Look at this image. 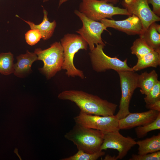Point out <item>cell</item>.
<instances>
[{"mask_svg": "<svg viewBox=\"0 0 160 160\" xmlns=\"http://www.w3.org/2000/svg\"><path fill=\"white\" fill-rule=\"evenodd\" d=\"M59 99L74 102L80 112L88 114L100 116L114 115L117 105L101 99L97 95L81 90L64 91L58 95Z\"/></svg>", "mask_w": 160, "mask_h": 160, "instance_id": "1", "label": "cell"}, {"mask_svg": "<svg viewBox=\"0 0 160 160\" xmlns=\"http://www.w3.org/2000/svg\"><path fill=\"white\" fill-rule=\"evenodd\" d=\"M63 48L64 61L62 69L66 70V74L69 77L78 76L81 79L84 78L83 71L77 69L73 63L75 54L80 49L87 50L88 44L80 35L67 33L60 40Z\"/></svg>", "mask_w": 160, "mask_h": 160, "instance_id": "3", "label": "cell"}, {"mask_svg": "<svg viewBox=\"0 0 160 160\" xmlns=\"http://www.w3.org/2000/svg\"><path fill=\"white\" fill-rule=\"evenodd\" d=\"M107 28L110 27L124 32L128 35H140L143 30L141 22L136 16H129L123 20H115L103 19L100 21Z\"/></svg>", "mask_w": 160, "mask_h": 160, "instance_id": "12", "label": "cell"}, {"mask_svg": "<svg viewBox=\"0 0 160 160\" xmlns=\"http://www.w3.org/2000/svg\"><path fill=\"white\" fill-rule=\"evenodd\" d=\"M160 64V52L153 50L138 58L136 64L132 68L137 71L149 67L157 68Z\"/></svg>", "mask_w": 160, "mask_h": 160, "instance_id": "18", "label": "cell"}, {"mask_svg": "<svg viewBox=\"0 0 160 160\" xmlns=\"http://www.w3.org/2000/svg\"><path fill=\"white\" fill-rule=\"evenodd\" d=\"M158 75L155 70L149 73L145 72L139 75L137 80V87L143 94L147 95L156 84L158 80Z\"/></svg>", "mask_w": 160, "mask_h": 160, "instance_id": "17", "label": "cell"}, {"mask_svg": "<svg viewBox=\"0 0 160 160\" xmlns=\"http://www.w3.org/2000/svg\"><path fill=\"white\" fill-rule=\"evenodd\" d=\"M104 133L100 130L84 127L76 124L64 137L72 142L78 150L94 154L101 151Z\"/></svg>", "mask_w": 160, "mask_h": 160, "instance_id": "2", "label": "cell"}, {"mask_svg": "<svg viewBox=\"0 0 160 160\" xmlns=\"http://www.w3.org/2000/svg\"><path fill=\"white\" fill-rule=\"evenodd\" d=\"M129 160H160V151L152 153L140 155L133 154Z\"/></svg>", "mask_w": 160, "mask_h": 160, "instance_id": "26", "label": "cell"}, {"mask_svg": "<svg viewBox=\"0 0 160 160\" xmlns=\"http://www.w3.org/2000/svg\"><path fill=\"white\" fill-rule=\"evenodd\" d=\"M107 2L112 3L113 4H116L118 3L119 0H99Z\"/></svg>", "mask_w": 160, "mask_h": 160, "instance_id": "30", "label": "cell"}, {"mask_svg": "<svg viewBox=\"0 0 160 160\" xmlns=\"http://www.w3.org/2000/svg\"><path fill=\"white\" fill-rule=\"evenodd\" d=\"M78 152L74 155L69 157L61 159V160H96L99 157L104 156L105 153L100 151L97 153L91 154L81 150H78Z\"/></svg>", "mask_w": 160, "mask_h": 160, "instance_id": "23", "label": "cell"}, {"mask_svg": "<svg viewBox=\"0 0 160 160\" xmlns=\"http://www.w3.org/2000/svg\"><path fill=\"white\" fill-rule=\"evenodd\" d=\"M119 77L121 92L119 110L116 116L119 120L123 119L130 112L129 107L134 91L137 87L139 75L135 71H116Z\"/></svg>", "mask_w": 160, "mask_h": 160, "instance_id": "7", "label": "cell"}, {"mask_svg": "<svg viewBox=\"0 0 160 160\" xmlns=\"http://www.w3.org/2000/svg\"><path fill=\"white\" fill-rule=\"evenodd\" d=\"M68 0H59L58 6L60 7L62 4L66 2Z\"/></svg>", "mask_w": 160, "mask_h": 160, "instance_id": "31", "label": "cell"}, {"mask_svg": "<svg viewBox=\"0 0 160 160\" xmlns=\"http://www.w3.org/2000/svg\"><path fill=\"white\" fill-rule=\"evenodd\" d=\"M74 12L82 21L83 26L76 31L87 42L90 51L95 47V45L101 44L105 46L103 41L101 34L107 28L101 22L91 20L79 11L75 10Z\"/></svg>", "mask_w": 160, "mask_h": 160, "instance_id": "9", "label": "cell"}, {"mask_svg": "<svg viewBox=\"0 0 160 160\" xmlns=\"http://www.w3.org/2000/svg\"><path fill=\"white\" fill-rule=\"evenodd\" d=\"M149 4L153 7V12L158 16H160V0H148Z\"/></svg>", "mask_w": 160, "mask_h": 160, "instance_id": "27", "label": "cell"}, {"mask_svg": "<svg viewBox=\"0 0 160 160\" xmlns=\"http://www.w3.org/2000/svg\"><path fill=\"white\" fill-rule=\"evenodd\" d=\"M146 108L150 110L160 111V100L154 103L146 105Z\"/></svg>", "mask_w": 160, "mask_h": 160, "instance_id": "28", "label": "cell"}, {"mask_svg": "<svg viewBox=\"0 0 160 160\" xmlns=\"http://www.w3.org/2000/svg\"><path fill=\"white\" fill-rule=\"evenodd\" d=\"M17 62L14 64V74L17 77H25L31 71V67L33 63L38 60L37 56L34 52L28 50L25 54L20 55L17 57Z\"/></svg>", "mask_w": 160, "mask_h": 160, "instance_id": "14", "label": "cell"}, {"mask_svg": "<svg viewBox=\"0 0 160 160\" xmlns=\"http://www.w3.org/2000/svg\"><path fill=\"white\" fill-rule=\"evenodd\" d=\"M131 53L139 58L153 50L149 47L142 38L136 39L130 48Z\"/></svg>", "mask_w": 160, "mask_h": 160, "instance_id": "21", "label": "cell"}, {"mask_svg": "<svg viewBox=\"0 0 160 160\" xmlns=\"http://www.w3.org/2000/svg\"><path fill=\"white\" fill-rule=\"evenodd\" d=\"M144 98L146 105L160 100V81H158Z\"/></svg>", "mask_w": 160, "mask_h": 160, "instance_id": "24", "label": "cell"}, {"mask_svg": "<svg viewBox=\"0 0 160 160\" xmlns=\"http://www.w3.org/2000/svg\"><path fill=\"white\" fill-rule=\"evenodd\" d=\"M103 160H117V159L116 156H111L107 154Z\"/></svg>", "mask_w": 160, "mask_h": 160, "instance_id": "29", "label": "cell"}, {"mask_svg": "<svg viewBox=\"0 0 160 160\" xmlns=\"http://www.w3.org/2000/svg\"><path fill=\"white\" fill-rule=\"evenodd\" d=\"M136 144L139 146V155H143L160 151V134L143 140H138L136 142Z\"/></svg>", "mask_w": 160, "mask_h": 160, "instance_id": "19", "label": "cell"}, {"mask_svg": "<svg viewBox=\"0 0 160 160\" xmlns=\"http://www.w3.org/2000/svg\"><path fill=\"white\" fill-rule=\"evenodd\" d=\"M160 129V113L152 122L144 126L137 127L135 130L137 137L141 138L145 136L147 133L151 131Z\"/></svg>", "mask_w": 160, "mask_h": 160, "instance_id": "22", "label": "cell"}, {"mask_svg": "<svg viewBox=\"0 0 160 160\" xmlns=\"http://www.w3.org/2000/svg\"><path fill=\"white\" fill-rule=\"evenodd\" d=\"M13 55L10 52L0 54V73L8 75L13 73L14 71Z\"/></svg>", "mask_w": 160, "mask_h": 160, "instance_id": "20", "label": "cell"}, {"mask_svg": "<svg viewBox=\"0 0 160 160\" xmlns=\"http://www.w3.org/2000/svg\"><path fill=\"white\" fill-rule=\"evenodd\" d=\"M160 111L149 110L140 113H130L124 118L119 119L120 129H129L135 127L144 126L154 121Z\"/></svg>", "mask_w": 160, "mask_h": 160, "instance_id": "13", "label": "cell"}, {"mask_svg": "<svg viewBox=\"0 0 160 160\" xmlns=\"http://www.w3.org/2000/svg\"><path fill=\"white\" fill-rule=\"evenodd\" d=\"M76 123L84 127L97 129L104 133L120 129L116 115L100 116L80 112L73 118Z\"/></svg>", "mask_w": 160, "mask_h": 160, "instance_id": "8", "label": "cell"}, {"mask_svg": "<svg viewBox=\"0 0 160 160\" xmlns=\"http://www.w3.org/2000/svg\"><path fill=\"white\" fill-rule=\"evenodd\" d=\"M89 53L93 69L97 72H105L112 69L116 71H133L128 65L126 59L122 61L115 57H111L104 52L105 46L98 44Z\"/></svg>", "mask_w": 160, "mask_h": 160, "instance_id": "6", "label": "cell"}, {"mask_svg": "<svg viewBox=\"0 0 160 160\" xmlns=\"http://www.w3.org/2000/svg\"><path fill=\"white\" fill-rule=\"evenodd\" d=\"M99 0H81L79 6V11L89 18L98 21L105 18L112 19L116 15H132L124 8Z\"/></svg>", "mask_w": 160, "mask_h": 160, "instance_id": "4", "label": "cell"}, {"mask_svg": "<svg viewBox=\"0 0 160 160\" xmlns=\"http://www.w3.org/2000/svg\"><path fill=\"white\" fill-rule=\"evenodd\" d=\"M148 0H123L121 5L131 15L140 20L144 31L152 23L159 21L160 17L155 15L149 5Z\"/></svg>", "mask_w": 160, "mask_h": 160, "instance_id": "10", "label": "cell"}, {"mask_svg": "<svg viewBox=\"0 0 160 160\" xmlns=\"http://www.w3.org/2000/svg\"><path fill=\"white\" fill-rule=\"evenodd\" d=\"M43 19L42 21L39 24L36 25L33 22L23 20L29 25L31 29L38 30L41 35V38L44 40H46L52 36L57 23L55 20L52 22L49 21L47 17V12L43 7Z\"/></svg>", "mask_w": 160, "mask_h": 160, "instance_id": "15", "label": "cell"}, {"mask_svg": "<svg viewBox=\"0 0 160 160\" xmlns=\"http://www.w3.org/2000/svg\"><path fill=\"white\" fill-rule=\"evenodd\" d=\"M156 22L152 23L139 35L149 47L160 52V34L156 29Z\"/></svg>", "mask_w": 160, "mask_h": 160, "instance_id": "16", "label": "cell"}, {"mask_svg": "<svg viewBox=\"0 0 160 160\" xmlns=\"http://www.w3.org/2000/svg\"><path fill=\"white\" fill-rule=\"evenodd\" d=\"M41 35L37 30L31 29L25 34V38L26 43L31 46L37 44L41 38Z\"/></svg>", "mask_w": 160, "mask_h": 160, "instance_id": "25", "label": "cell"}, {"mask_svg": "<svg viewBox=\"0 0 160 160\" xmlns=\"http://www.w3.org/2000/svg\"><path fill=\"white\" fill-rule=\"evenodd\" d=\"M34 52L37 56L38 60L43 62V67L39 69L47 79L52 78L62 69L64 54L60 42H55L44 50L36 48Z\"/></svg>", "mask_w": 160, "mask_h": 160, "instance_id": "5", "label": "cell"}, {"mask_svg": "<svg viewBox=\"0 0 160 160\" xmlns=\"http://www.w3.org/2000/svg\"><path fill=\"white\" fill-rule=\"evenodd\" d=\"M119 130L104 133L103 141L100 150L108 148L117 150V159H122L127 154L131 148L136 144V142L131 137H125L121 135Z\"/></svg>", "mask_w": 160, "mask_h": 160, "instance_id": "11", "label": "cell"}, {"mask_svg": "<svg viewBox=\"0 0 160 160\" xmlns=\"http://www.w3.org/2000/svg\"><path fill=\"white\" fill-rule=\"evenodd\" d=\"M49 0H42L43 2H47L48 1H49Z\"/></svg>", "mask_w": 160, "mask_h": 160, "instance_id": "32", "label": "cell"}]
</instances>
